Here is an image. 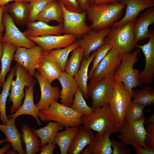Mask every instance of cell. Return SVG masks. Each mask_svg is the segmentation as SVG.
<instances>
[{
	"label": "cell",
	"mask_w": 154,
	"mask_h": 154,
	"mask_svg": "<svg viewBox=\"0 0 154 154\" xmlns=\"http://www.w3.org/2000/svg\"><path fill=\"white\" fill-rule=\"evenodd\" d=\"M125 5L118 1L89 6L86 11L87 17L91 23V30L99 31L111 27L121 17Z\"/></svg>",
	"instance_id": "1"
},
{
	"label": "cell",
	"mask_w": 154,
	"mask_h": 154,
	"mask_svg": "<svg viewBox=\"0 0 154 154\" xmlns=\"http://www.w3.org/2000/svg\"><path fill=\"white\" fill-rule=\"evenodd\" d=\"M84 115L56 100L48 108L40 110L38 114L39 119L44 122L54 121L66 128L80 126L82 124Z\"/></svg>",
	"instance_id": "2"
},
{
	"label": "cell",
	"mask_w": 154,
	"mask_h": 154,
	"mask_svg": "<svg viewBox=\"0 0 154 154\" xmlns=\"http://www.w3.org/2000/svg\"><path fill=\"white\" fill-rule=\"evenodd\" d=\"M140 51L139 48H136L132 52L123 55L120 63L113 75L114 81L122 82L125 89L129 91L142 85L139 79L141 72L134 68V64L138 61L137 56Z\"/></svg>",
	"instance_id": "3"
},
{
	"label": "cell",
	"mask_w": 154,
	"mask_h": 154,
	"mask_svg": "<svg viewBox=\"0 0 154 154\" xmlns=\"http://www.w3.org/2000/svg\"><path fill=\"white\" fill-rule=\"evenodd\" d=\"M83 128L102 133L118 132L119 127L115 120L109 104L93 110L90 115H84L82 118Z\"/></svg>",
	"instance_id": "4"
},
{
	"label": "cell",
	"mask_w": 154,
	"mask_h": 154,
	"mask_svg": "<svg viewBox=\"0 0 154 154\" xmlns=\"http://www.w3.org/2000/svg\"><path fill=\"white\" fill-rule=\"evenodd\" d=\"M133 23L129 22L118 27H111L104 43L112 44V47L123 55L131 52L137 47L133 32Z\"/></svg>",
	"instance_id": "5"
},
{
	"label": "cell",
	"mask_w": 154,
	"mask_h": 154,
	"mask_svg": "<svg viewBox=\"0 0 154 154\" xmlns=\"http://www.w3.org/2000/svg\"><path fill=\"white\" fill-rule=\"evenodd\" d=\"M15 75L16 79L11 82L9 95V101L12 103L10 108V113L11 114L16 112L20 107L25 96L24 89L25 87L30 86L34 80L24 68L17 63Z\"/></svg>",
	"instance_id": "6"
},
{
	"label": "cell",
	"mask_w": 154,
	"mask_h": 154,
	"mask_svg": "<svg viewBox=\"0 0 154 154\" xmlns=\"http://www.w3.org/2000/svg\"><path fill=\"white\" fill-rule=\"evenodd\" d=\"M114 81L113 92L109 104L115 122L119 127L125 123V112L131 102L134 90L132 91L127 90L122 82Z\"/></svg>",
	"instance_id": "7"
},
{
	"label": "cell",
	"mask_w": 154,
	"mask_h": 154,
	"mask_svg": "<svg viewBox=\"0 0 154 154\" xmlns=\"http://www.w3.org/2000/svg\"><path fill=\"white\" fill-rule=\"evenodd\" d=\"M145 119V117L135 122L125 123L119 127L118 139L134 148L147 147L145 143L147 134L144 123Z\"/></svg>",
	"instance_id": "8"
},
{
	"label": "cell",
	"mask_w": 154,
	"mask_h": 154,
	"mask_svg": "<svg viewBox=\"0 0 154 154\" xmlns=\"http://www.w3.org/2000/svg\"><path fill=\"white\" fill-rule=\"evenodd\" d=\"M113 75L88 84V93L92 100L91 108L93 110L109 103L114 91Z\"/></svg>",
	"instance_id": "9"
},
{
	"label": "cell",
	"mask_w": 154,
	"mask_h": 154,
	"mask_svg": "<svg viewBox=\"0 0 154 154\" xmlns=\"http://www.w3.org/2000/svg\"><path fill=\"white\" fill-rule=\"evenodd\" d=\"M62 6L64 16L63 33L72 35L79 40L91 30L86 23V11L81 13L69 11Z\"/></svg>",
	"instance_id": "10"
},
{
	"label": "cell",
	"mask_w": 154,
	"mask_h": 154,
	"mask_svg": "<svg viewBox=\"0 0 154 154\" xmlns=\"http://www.w3.org/2000/svg\"><path fill=\"white\" fill-rule=\"evenodd\" d=\"M2 20L5 30L2 38V42L11 44L17 48H29L37 45L19 29L10 15L6 11L3 13Z\"/></svg>",
	"instance_id": "11"
},
{
	"label": "cell",
	"mask_w": 154,
	"mask_h": 154,
	"mask_svg": "<svg viewBox=\"0 0 154 154\" xmlns=\"http://www.w3.org/2000/svg\"><path fill=\"white\" fill-rule=\"evenodd\" d=\"M43 52L41 48L37 45L29 48H18L14 54L13 60L24 68L33 77Z\"/></svg>",
	"instance_id": "12"
},
{
	"label": "cell",
	"mask_w": 154,
	"mask_h": 154,
	"mask_svg": "<svg viewBox=\"0 0 154 154\" xmlns=\"http://www.w3.org/2000/svg\"><path fill=\"white\" fill-rule=\"evenodd\" d=\"M122 55L112 47L94 70L89 84L113 75L120 63Z\"/></svg>",
	"instance_id": "13"
},
{
	"label": "cell",
	"mask_w": 154,
	"mask_h": 154,
	"mask_svg": "<svg viewBox=\"0 0 154 154\" xmlns=\"http://www.w3.org/2000/svg\"><path fill=\"white\" fill-rule=\"evenodd\" d=\"M39 46L43 52L66 47L77 41L74 35L69 34L63 35H51L36 37H29Z\"/></svg>",
	"instance_id": "14"
},
{
	"label": "cell",
	"mask_w": 154,
	"mask_h": 154,
	"mask_svg": "<svg viewBox=\"0 0 154 154\" xmlns=\"http://www.w3.org/2000/svg\"><path fill=\"white\" fill-rule=\"evenodd\" d=\"M148 42L143 45L137 44V47L141 50L145 57V66L141 72L139 79L141 82L151 84L154 76V31L151 30Z\"/></svg>",
	"instance_id": "15"
},
{
	"label": "cell",
	"mask_w": 154,
	"mask_h": 154,
	"mask_svg": "<svg viewBox=\"0 0 154 154\" xmlns=\"http://www.w3.org/2000/svg\"><path fill=\"white\" fill-rule=\"evenodd\" d=\"M111 27L99 31L91 30L77 40L79 46L83 51L84 58L87 59L91 53L104 43V39L110 31Z\"/></svg>",
	"instance_id": "16"
},
{
	"label": "cell",
	"mask_w": 154,
	"mask_h": 154,
	"mask_svg": "<svg viewBox=\"0 0 154 154\" xmlns=\"http://www.w3.org/2000/svg\"><path fill=\"white\" fill-rule=\"evenodd\" d=\"M34 76L38 82L41 93L40 100L36 106L39 110L46 109L53 101L57 100L60 98V91L58 87L52 86L36 70Z\"/></svg>",
	"instance_id": "17"
},
{
	"label": "cell",
	"mask_w": 154,
	"mask_h": 154,
	"mask_svg": "<svg viewBox=\"0 0 154 154\" xmlns=\"http://www.w3.org/2000/svg\"><path fill=\"white\" fill-rule=\"evenodd\" d=\"M119 1L126 5L125 14L121 19L114 23L111 27L121 26L129 22H133L140 12L154 6V0H119Z\"/></svg>",
	"instance_id": "18"
},
{
	"label": "cell",
	"mask_w": 154,
	"mask_h": 154,
	"mask_svg": "<svg viewBox=\"0 0 154 154\" xmlns=\"http://www.w3.org/2000/svg\"><path fill=\"white\" fill-rule=\"evenodd\" d=\"M16 118L14 117L7 118L5 124L0 123V131L4 133L7 142L11 144L14 152L16 154H25L26 152L22 145V134L15 124Z\"/></svg>",
	"instance_id": "19"
},
{
	"label": "cell",
	"mask_w": 154,
	"mask_h": 154,
	"mask_svg": "<svg viewBox=\"0 0 154 154\" xmlns=\"http://www.w3.org/2000/svg\"><path fill=\"white\" fill-rule=\"evenodd\" d=\"M26 25L27 29L23 33L28 37L58 35L63 33V23L50 25L45 22L37 21L28 22Z\"/></svg>",
	"instance_id": "20"
},
{
	"label": "cell",
	"mask_w": 154,
	"mask_h": 154,
	"mask_svg": "<svg viewBox=\"0 0 154 154\" xmlns=\"http://www.w3.org/2000/svg\"><path fill=\"white\" fill-rule=\"evenodd\" d=\"M154 24V8H148L133 23V32L136 43L149 38V26Z\"/></svg>",
	"instance_id": "21"
},
{
	"label": "cell",
	"mask_w": 154,
	"mask_h": 154,
	"mask_svg": "<svg viewBox=\"0 0 154 154\" xmlns=\"http://www.w3.org/2000/svg\"><path fill=\"white\" fill-rule=\"evenodd\" d=\"M36 69L40 75L51 84L58 79L62 72L55 60L48 52H43Z\"/></svg>",
	"instance_id": "22"
},
{
	"label": "cell",
	"mask_w": 154,
	"mask_h": 154,
	"mask_svg": "<svg viewBox=\"0 0 154 154\" xmlns=\"http://www.w3.org/2000/svg\"><path fill=\"white\" fill-rule=\"evenodd\" d=\"M36 80L34 79L30 86L25 87V94L23 104L16 112L7 116V118L12 117L17 118L18 116L23 115H31L35 118L38 125H41L42 123L38 115L39 110L36 106L34 101L33 89Z\"/></svg>",
	"instance_id": "23"
},
{
	"label": "cell",
	"mask_w": 154,
	"mask_h": 154,
	"mask_svg": "<svg viewBox=\"0 0 154 154\" xmlns=\"http://www.w3.org/2000/svg\"><path fill=\"white\" fill-rule=\"evenodd\" d=\"M62 88L60 98L62 104L71 107L72 103L74 96L78 85L74 78L66 72H62L58 78Z\"/></svg>",
	"instance_id": "24"
},
{
	"label": "cell",
	"mask_w": 154,
	"mask_h": 154,
	"mask_svg": "<svg viewBox=\"0 0 154 154\" xmlns=\"http://www.w3.org/2000/svg\"><path fill=\"white\" fill-rule=\"evenodd\" d=\"M64 13L62 6L59 0H53L48 3L38 16L37 21L47 23L52 21L62 23Z\"/></svg>",
	"instance_id": "25"
},
{
	"label": "cell",
	"mask_w": 154,
	"mask_h": 154,
	"mask_svg": "<svg viewBox=\"0 0 154 154\" xmlns=\"http://www.w3.org/2000/svg\"><path fill=\"white\" fill-rule=\"evenodd\" d=\"M6 11L10 15L15 23L23 26L28 22L29 10V2L16 1L5 5Z\"/></svg>",
	"instance_id": "26"
},
{
	"label": "cell",
	"mask_w": 154,
	"mask_h": 154,
	"mask_svg": "<svg viewBox=\"0 0 154 154\" xmlns=\"http://www.w3.org/2000/svg\"><path fill=\"white\" fill-rule=\"evenodd\" d=\"M94 135L91 130L79 128L68 151V154H80L93 141Z\"/></svg>",
	"instance_id": "27"
},
{
	"label": "cell",
	"mask_w": 154,
	"mask_h": 154,
	"mask_svg": "<svg viewBox=\"0 0 154 154\" xmlns=\"http://www.w3.org/2000/svg\"><path fill=\"white\" fill-rule=\"evenodd\" d=\"M96 52V50L93 51L87 59L83 57L80 69L74 76L77 83L78 88L82 92L84 98L86 99H88L89 97L87 84L88 79V68L90 64L95 56Z\"/></svg>",
	"instance_id": "28"
},
{
	"label": "cell",
	"mask_w": 154,
	"mask_h": 154,
	"mask_svg": "<svg viewBox=\"0 0 154 154\" xmlns=\"http://www.w3.org/2000/svg\"><path fill=\"white\" fill-rule=\"evenodd\" d=\"M111 134L108 132H97L92 143L88 145L91 154H112Z\"/></svg>",
	"instance_id": "29"
},
{
	"label": "cell",
	"mask_w": 154,
	"mask_h": 154,
	"mask_svg": "<svg viewBox=\"0 0 154 154\" xmlns=\"http://www.w3.org/2000/svg\"><path fill=\"white\" fill-rule=\"evenodd\" d=\"M63 127L57 122L50 121L44 127L38 129L33 128L32 130L40 138V147H42L48 143L54 142L57 133Z\"/></svg>",
	"instance_id": "30"
},
{
	"label": "cell",
	"mask_w": 154,
	"mask_h": 154,
	"mask_svg": "<svg viewBox=\"0 0 154 154\" xmlns=\"http://www.w3.org/2000/svg\"><path fill=\"white\" fill-rule=\"evenodd\" d=\"M22 138L25 144L26 154H36L40 151L41 141L29 125L24 124L21 129Z\"/></svg>",
	"instance_id": "31"
},
{
	"label": "cell",
	"mask_w": 154,
	"mask_h": 154,
	"mask_svg": "<svg viewBox=\"0 0 154 154\" xmlns=\"http://www.w3.org/2000/svg\"><path fill=\"white\" fill-rule=\"evenodd\" d=\"M3 52L1 59L0 87H2L7 74L11 70V66L17 47L9 43L2 42Z\"/></svg>",
	"instance_id": "32"
},
{
	"label": "cell",
	"mask_w": 154,
	"mask_h": 154,
	"mask_svg": "<svg viewBox=\"0 0 154 154\" xmlns=\"http://www.w3.org/2000/svg\"><path fill=\"white\" fill-rule=\"evenodd\" d=\"M79 128L78 126L66 127L65 130L57 133L54 142L59 147L60 154H68L69 148Z\"/></svg>",
	"instance_id": "33"
},
{
	"label": "cell",
	"mask_w": 154,
	"mask_h": 154,
	"mask_svg": "<svg viewBox=\"0 0 154 154\" xmlns=\"http://www.w3.org/2000/svg\"><path fill=\"white\" fill-rule=\"evenodd\" d=\"M15 69L16 66L11 70L7 78L3 84L2 87V91L0 94V120L2 122V124L3 125L6 124V120L7 118L6 112V103L7 97L9 95V92L11 82L15 76Z\"/></svg>",
	"instance_id": "34"
},
{
	"label": "cell",
	"mask_w": 154,
	"mask_h": 154,
	"mask_svg": "<svg viewBox=\"0 0 154 154\" xmlns=\"http://www.w3.org/2000/svg\"><path fill=\"white\" fill-rule=\"evenodd\" d=\"M133 98L132 102L145 107L153 104L154 103V90L150 85L146 84L141 89L134 90Z\"/></svg>",
	"instance_id": "35"
},
{
	"label": "cell",
	"mask_w": 154,
	"mask_h": 154,
	"mask_svg": "<svg viewBox=\"0 0 154 154\" xmlns=\"http://www.w3.org/2000/svg\"><path fill=\"white\" fill-rule=\"evenodd\" d=\"M79 46L76 41L68 46L58 49L52 50L48 52L53 57L60 67L62 72H65V66L69 53Z\"/></svg>",
	"instance_id": "36"
},
{
	"label": "cell",
	"mask_w": 154,
	"mask_h": 154,
	"mask_svg": "<svg viewBox=\"0 0 154 154\" xmlns=\"http://www.w3.org/2000/svg\"><path fill=\"white\" fill-rule=\"evenodd\" d=\"M83 57V51L81 48L78 47L74 49L67 61L65 72L70 76L74 77L79 70Z\"/></svg>",
	"instance_id": "37"
},
{
	"label": "cell",
	"mask_w": 154,
	"mask_h": 154,
	"mask_svg": "<svg viewBox=\"0 0 154 154\" xmlns=\"http://www.w3.org/2000/svg\"><path fill=\"white\" fill-rule=\"evenodd\" d=\"M145 107L142 105L131 102L127 107L125 112V123L135 122L145 118L143 115Z\"/></svg>",
	"instance_id": "38"
},
{
	"label": "cell",
	"mask_w": 154,
	"mask_h": 154,
	"mask_svg": "<svg viewBox=\"0 0 154 154\" xmlns=\"http://www.w3.org/2000/svg\"><path fill=\"white\" fill-rule=\"evenodd\" d=\"M70 107L76 111L86 116L91 115L93 112V109L87 104L82 92L78 87Z\"/></svg>",
	"instance_id": "39"
},
{
	"label": "cell",
	"mask_w": 154,
	"mask_h": 154,
	"mask_svg": "<svg viewBox=\"0 0 154 154\" xmlns=\"http://www.w3.org/2000/svg\"><path fill=\"white\" fill-rule=\"evenodd\" d=\"M53 0H31L29 2L30 7L28 22L36 21L38 14L48 3Z\"/></svg>",
	"instance_id": "40"
},
{
	"label": "cell",
	"mask_w": 154,
	"mask_h": 154,
	"mask_svg": "<svg viewBox=\"0 0 154 154\" xmlns=\"http://www.w3.org/2000/svg\"><path fill=\"white\" fill-rule=\"evenodd\" d=\"M112 47V44L104 43L96 50L95 56L92 61L93 64L88 74V79L90 78L98 64L107 55L110 50Z\"/></svg>",
	"instance_id": "41"
},
{
	"label": "cell",
	"mask_w": 154,
	"mask_h": 154,
	"mask_svg": "<svg viewBox=\"0 0 154 154\" xmlns=\"http://www.w3.org/2000/svg\"><path fill=\"white\" fill-rule=\"evenodd\" d=\"M113 147L112 154H131V149L127 147V145L121 141L115 139L111 140Z\"/></svg>",
	"instance_id": "42"
},
{
	"label": "cell",
	"mask_w": 154,
	"mask_h": 154,
	"mask_svg": "<svg viewBox=\"0 0 154 154\" xmlns=\"http://www.w3.org/2000/svg\"><path fill=\"white\" fill-rule=\"evenodd\" d=\"M146 132L145 145L147 147L154 148V123L146 125Z\"/></svg>",
	"instance_id": "43"
},
{
	"label": "cell",
	"mask_w": 154,
	"mask_h": 154,
	"mask_svg": "<svg viewBox=\"0 0 154 154\" xmlns=\"http://www.w3.org/2000/svg\"><path fill=\"white\" fill-rule=\"evenodd\" d=\"M66 10L72 12L81 13V9L77 0H58Z\"/></svg>",
	"instance_id": "44"
},
{
	"label": "cell",
	"mask_w": 154,
	"mask_h": 154,
	"mask_svg": "<svg viewBox=\"0 0 154 154\" xmlns=\"http://www.w3.org/2000/svg\"><path fill=\"white\" fill-rule=\"evenodd\" d=\"M56 147L54 142L48 143L40 149V154H52Z\"/></svg>",
	"instance_id": "45"
},
{
	"label": "cell",
	"mask_w": 154,
	"mask_h": 154,
	"mask_svg": "<svg viewBox=\"0 0 154 154\" xmlns=\"http://www.w3.org/2000/svg\"><path fill=\"white\" fill-rule=\"evenodd\" d=\"M119 0H89V6L113 3Z\"/></svg>",
	"instance_id": "46"
},
{
	"label": "cell",
	"mask_w": 154,
	"mask_h": 154,
	"mask_svg": "<svg viewBox=\"0 0 154 154\" xmlns=\"http://www.w3.org/2000/svg\"><path fill=\"white\" fill-rule=\"evenodd\" d=\"M134 151L137 154H154V148L149 147L134 148Z\"/></svg>",
	"instance_id": "47"
},
{
	"label": "cell",
	"mask_w": 154,
	"mask_h": 154,
	"mask_svg": "<svg viewBox=\"0 0 154 154\" xmlns=\"http://www.w3.org/2000/svg\"><path fill=\"white\" fill-rule=\"evenodd\" d=\"M79 6L83 12L86 11L89 7V0H77Z\"/></svg>",
	"instance_id": "48"
},
{
	"label": "cell",
	"mask_w": 154,
	"mask_h": 154,
	"mask_svg": "<svg viewBox=\"0 0 154 154\" xmlns=\"http://www.w3.org/2000/svg\"><path fill=\"white\" fill-rule=\"evenodd\" d=\"M5 11V5L0 6V32L3 33L5 30L2 19L3 13Z\"/></svg>",
	"instance_id": "49"
},
{
	"label": "cell",
	"mask_w": 154,
	"mask_h": 154,
	"mask_svg": "<svg viewBox=\"0 0 154 154\" xmlns=\"http://www.w3.org/2000/svg\"><path fill=\"white\" fill-rule=\"evenodd\" d=\"M11 145V144L8 142L3 148L0 149V154H3L6 153L9 149Z\"/></svg>",
	"instance_id": "50"
},
{
	"label": "cell",
	"mask_w": 154,
	"mask_h": 154,
	"mask_svg": "<svg viewBox=\"0 0 154 154\" xmlns=\"http://www.w3.org/2000/svg\"><path fill=\"white\" fill-rule=\"evenodd\" d=\"M31 0H0V6L5 5L7 4L9 2L14 1H25L29 2Z\"/></svg>",
	"instance_id": "51"
},
{
	"label": "cell",
	"mask_w": 154,
	"mask_h": 154,
	"mask_svg": "<svg viewBox=\"0 0 154 154\" xmlns=\"http://www.w3.org/2000/svg\"><path fill=\"white\" fill-rule=\"evenodd\" d=\"M3 36V33L0 32V60H1L3 52V48L2 42V39ZM1 66L0 65V68ZM1 70L0 69V73Z\"/></svg>",
	"instance_id": "52"
},
{
	"label": "cell",
	"mask_w": 154,
	"mask_h": 154,
	"mask_svg": "<svg viewBox=\"0 0 154 154\" xmlns=\"http://www.w3.org/2000/svg\"><path fill=\"white\" fill-rule=\"evenodd\" d=\"M144 124L145 125L154 123V114L151 116L149 118L144 120Z\"/></svg>",
	"instance_id": "53"
},
{
	"label": "cell",
	"mask_w": 154,
	"mask_h": 154,
	"mask_svg": "<svg viewBox=\"0 0 154 154\" xmlns=\"http://www.w3.org/2000/svg\"><path fill=\"white\" fill-rule=\"evenodd\" d=\"M7 142L6 139H0V145L1 144Z\"/></svg>",
	"instance_id": "54"
},
{
	"label": "cell",
	"mask_w": 154,
	"mask_h": 154,
	"mask_svg": "<svg viewBox=\"0 0 154 154\" xmlns=\"http://www.w3.org/2000/svg\"><path fill=\"white\" fill-rule=\"evenodd\" d=\"M7 154H16L14 151H12L11 150H8L7 152H6Z\"/></svg>",
	"instance_id": "55"
},
{
	"label": "cell",
	"mask_w": 154,
	"mask_h": 154,
	"mask_svg": "<svg viewBox=\"0 0 154 154\" xmlns=\"http://www.w3.org/2000/svg\"><path fill=\"white\" fill-rule=\"evenodd\" d=\"M0 118H1V114H0Z\"/></svg>",
	"instance_id": "56"
}]
</instances>
